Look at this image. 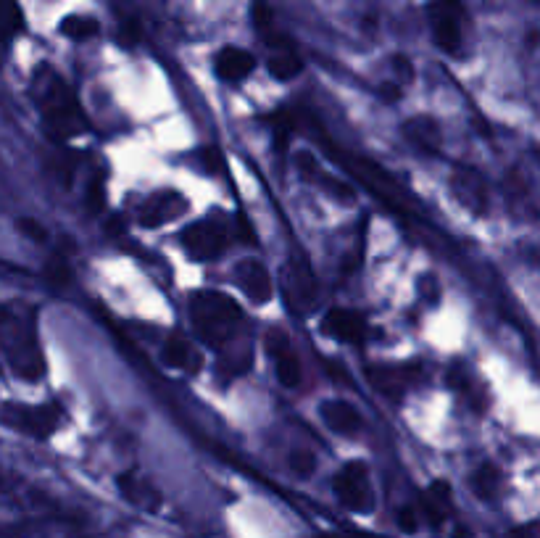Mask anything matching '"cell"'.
Returning <instances> with one entry per match:
<instances>
[{
	"mask_svg": "<svg viewBox=\"0 0 540 538\" xmlns=\"http://www.w3.org/2000/svg\"><path fill=\"white\" fill-rule=\"evenodd\" d=\"M0 351L22 380L43 378L45 359L37 341V312L29 304L11 301L0 309Z\"/></svg>",
	"mask_w": 540,
	"mask_h": 538,
	"instance_id": "obj_1",
	"label": "cell"
},
{
	"mask_svg": "<svg viewBox=\"0 0 540 538\" xmlns=\"http://www.w3.org/2000/svg\"><path fill=\"white\" fill-rule=\"evenodd\" d=\"M190 320L203 343L224 346L243 322L238 301L216 291H201L190 299Z\"/></svg>",
	"mask_w": 540,
	"mask_h": 538,
	"instance_id": "obj_2",
	"label": "cell"
},
{
	"mask_svg": "<svg viewBox=\"0 0 540 538\" xmlns=\"http://www.w3.org/2000/svg\"><path fill=\"white\" fill-rule=\"evenodd\" d=\"M43 117L48 132L58 140H69L85 130V114L77 103V95L61 77H51L48 88H45Z\"/></svg>",
	"mask_w": 540,
	"mask_h": 538,
	"instance_id": "obj_3",
	"label": "cell"
},
{
	"mask_svg": "<svg viewBox=\"0 0 540 538\" xmlns=\"http://www.w3.org/2000/svg\"><path fill=\"white\" fill-rule=\"evenodd\" d=\"M61 407L58 404H40V407H32V404H6L0 409V420L6 422L8 428L19 430L24 436L32 438H48L53 436L58 428H61Z\"/></svg>",
	"mask_w": 540,
	"mask_h": 538,
	"instance_id": "obj_4",
	"label": "cell"
},
{
	"mask_svg": "<svg viewBox=\"0 0 540 538\" xmlns=\"http://www.w3.org/2000/svg\"><path fill=\"white\" fill-rule=\"evenodd\" d=\"M332 491H335L343 507L351 509V512H359V515L375 507V494H372V486H369L367 465H361V462H351V465L343 467L332 478Z\"/></svg>",
	"mask_w": 540,
	"mask_h": 538,
	"instance_id": "obj_5",
	"label": "cell"
},
{
	"mask_svg": "<svg viewBox=\"0 0 540 538\" xmlns=\"http://www.w3.org/2000/svg\"><path fill=\"white\" fill-rule=\"evenodd\" d=\"M427 14H430L432 35H435L440 51L459 53L461 27H464L459 0H430Z\"/></svg>",
	"mask_w": 540,
	"mask_h": 538,
	"instance_id": "obj_6",
	"label": "cell"
},
{
	"mask_svg": "<svg viewBox=\"0 0 540 538\" xmlns=\"http://www.w3.org/2000/svg\"><path fill=\"white\" fill-rule=\"evenodd\" d=\"M182 246L188 248V254L198 262H214L224 254L227 235L222 227L211 225V222H195L182 233Z\"/></svg>",
	"mask_w": 540,
	"mask_h": 538,
	"instance_id": "obj_7",
	"label": "cell"
},
{
	"mask_svg": "<svg viewBox=\"0 0 540 538\" xmlns=\"http://www.w3.org/2000/svg\"><path fill=\"white\" fill-rule=\"evenodd\" d=\"M188 209V201L177 190H161V193H153L151 198H145L140 209H137V222L143 227H161L166 222H174L177 217H182Z\"/></svg>",
	"mask_w": 540,
	"mask_h": 538,
	"instance_id": "obj_8",
	"label": "cell"
},
{
	"mask_svg": "<svg viewBox=\"0 0 540 538\" xmlns=\"http://www.w3.org/2000/svg\"><path fill=\"white\" fill-rule=\"evenodd\" d=\"M322 333L346 346H359L367 338V322L351 309H330L322 317Z\"/></svg>",
	"mask_w": 540,
	"mask_h": 538,
	"instance_id": "obj_9",
	"label": "cell"
},
{
	"mask_svg": "<svg viewBox=\"0 0 540 538\" xmlns=\"http://www.w3.org/2000/svg\"><path fill=\"white\" fill-rule=\"evenodd\" d=\"M285 288H288L290 306H293L298 314L311 309L314 301H317V283H314V275L309 272V264L301 262V259H293V262L285 264Z\"/></svg>",
	"mask_w": 540,
	"mask_h": 538,
	"instance_id": "obj_10",
	"label": "cell"
},
{
	"mask_svg": "<svg viewBox=\"0 0 540 538\" xmlns=\"http://www.w3.org/2000/svg\"><path fill=\"white\" fill-rule=\"evenodd\" d=\"M235 280H238L240 291H245V296L253 301V304H267L272 299V280H269L267 267L256 259H245L235 267Z\"/></svg>",
	"mask_w": 540,
	"mask_h": 538,
	"instance_id": "obj_11",
	"label": "cell"
},
{
	"mask_svg": "<svg viewBox=\"0 0 540 538\" xmlns=\"http://www.w3.org/2000/svg\"><path fill=\"white\" fill-rule=\"evenodd\" d=\"M319 412H322L324 425L330 430H335V433H340V436H353V433H359L361 430L359 409L353 407V404H348V401L340 399L324 401Z\"/></svg>",
	"mask_w": 540,
	"mask_h": 538,
	"instance_id": "obj_12",
	"label": "cell"
},
{
	"mask_svg": "<svg viewBox=\"0 0 540 538\" xmlns=\"http://www.w3.org/2000/svg\"><path fill=\"white\" fill-rule=\"evenodd\" d=\"M411 375H414V367H369L367 370L369 383L390 399L393 396L398 399L411 386V380H414Z\"/></svg>",
	"mask_w": 540,
	"mask_h": 538,
	"instance_id": "obj_13",
	"label": "cell"
},
{
	"mask_svg": "<svg viewBox=\"0 0 540 538\" xmlns=\"http://www.w3.org/2000/svg\"><path fill=\"white\" fill-rule=\"evenodd\" d=\"M214 66L216 74H219L222 80L238 82L245 80V77L256 69V56L243 51V48H224V51H219V56H216Z\"/></svg>",
	"mask_w": 540,
	"mask_h": 538,
	"instance_id": "obj_14",
	"label": "cell"
},
{
	"mask_svg": "<svg viewBox=\"0 0 540 538\" xmlns=\"http://www.w3.org/2000/svg\"><path fill=\"white\" fill-rule=\"evenodd\" d=\"M116 486H119V491H122V496L127 499L130 504H135V507H143V509H159L161 504V496L159 491L148 483V480L137 478L135 473H122L119 478H116Z\"/></svg>",
	"mask_w": 540,
	"mask_h": 538,
	"instance_id": "obj_15",
	"label": "cell"
},
{
	"mask_svg": "<svg viewBox=\"0 0 540 538\" xmlns=\"http://www.w3.org/2000/svg\"><path fill=\"white\" fill-rule=\"evenodd\" d=\"M161 357H164V362L169 364L172 370L190 372V375L201 370V354H198L185 338H180V335H172V338L164 343Z\"/></svg>",
	"mask_w": 540,
	"mask_h": 538,
	"instance_id": "obj_16",
	"label": "cell"
},
{
	"mask_svg": "<svg viewBox=\"0 0 540 538\" xmlns=\"http://www.w3.org/2000/svg\"><path fill=\"white\" fill-rule=\"evenodd\" d=\"M422 507H425V515L432 525L443 523V520L451 515V509H454V504H451V488H448V483H443V480H435V483L427 488L425 499H422Z\"/></svg>",
	"mask_w": 540,
	"mask_h": 538,
	"instance_id": "obj_17",
	"label": "cell"
},
{
	"mask_svg": "<svg viewBox=\"0 0 540 538\" xmlns=\"http://www.w3.org/2000/svg\"><path fill=\"white\" fill-rule=\"evenodd\" d=\"M454 193L459 196V201L475 211H485V188L480 177L469 169H459L454 175Z\"/></svg>",
	"mask_w": 540,
	"mask_h": 538,
	"instance_id": "obj_18",
	"label": "cell"
},
{
	"mask_svg": "<svg viewBox=\"0 0 540 538\" xmlns=\"http://www.w3.org/2000/svg\"><path fill=\"white\" fill-rule=\"evenodd\" d=\"M267 66L272 77H277V80L282 82L293 80V77H298V74L303 72V61L298 59L296 53L288 51V48H280V51L274 53Z\"/></svg>",
	"mask_w": 540,
	"mask_h": 538,
	"instance_id": "obj_19",
	"label": "cell"
},
{
	"mask_svg": "<svg viewBox=\"0 0 540 538\" xmlns=\"http://www.w3.org/2000/svg\"><path fill=\"white\" fill-rule=\"evenodd\" d=\"M472 491H475L480 499H485V502H490L493 496L498 494V486H501V475H498V470L493 465H483L477 467L475 475H472Z\"/></svg>",
	"mask_w": 540,
	"mask_h": 538,
	"instance_id": "obj_20",
	"label": "cell"
},
{
	"mask_svg": "<svg viewBox=\"0 0 540 538\" xmlns=\"http://www.w3.org/2000/svg\"><path fill=\"white\" fill-rule=\"evenodd\" d=\"M274 367H277V378L285 388H296L301 383V362L290 349L274 354Z\"/></svg>",
	"mask_w": 540,
	"mask_h": 538,
	"instance_id": "obj_21",
	"label": "cell"
},
{
	"mask_svg": "<svg viewBox=\"0 0 540 538\" xmlns=\"http://www.w3.org/2000/svg\"><path fill=\"white\" fill-rule=\"evenodd\" d=\"M61 32H64L69 40H90V37H95L98 32H101V24L95 22V19H90V16H66L64 22H61Z\"/></svg>",
	"mask_w": 540,
	"mask_h": 538,
	"instance_id": "obj_22",
	"label": "cell"
},
{
	"mask_svg": "<svg viewBox=\"0 0 540 538\" xmlns=\"http://www.w3.org/2000/svg\"><path fill=\"white\" fill-rule=\"evenodd\" d=\"M24 30V14L19 0H0V35L14 37Z\"/></svg>",
	"mask_w": 540,
	"mask_h": 538,
	"instance_id": "obj_23",
	"label": "cell"
},
{
	"mask_svg": "<svg viewBox=\"0 0 540 538\" xmlns=\"http://www.w3.org/2000/svg\"><path fill=\"white\" fill-rule=\"evenodd\" d=\"M288 467H290V473L298 475V478H309V475H314V470H317V457H314L309 449L290 451Z\"/></svg>",
	"mask_w": 540,
	"mask_h": 538,
	"instance_id": "obj_24",
	"label": "cell"
},
{
	"mask_svg": "<svg viewBox=\"0 0 540 538\" xmlns=\"http://www.w3.org/2000/svg\"><path fill=\"white\" fill-rule=\"evenodd\" d=\"M272 130H274V146H277V151H285L290 143V135H293V130H296V119L290 117V114H274Z\"/></svg>",
	"mask_w": 540,
	"mask_h": 538,
	"instance_id": "obj_25",
	"label": "cell"
},
{
	"mask_svg": "<svg viewBox=\"0 0 540 538\" xmlns=\"http://www.w3.org/2000/svg\"><path fill=\"white\" fill-rule=\"evenodd\" d=\"M45 275H48V280H51L56 288L69 283V267H66L64 259H51V262H48V269H45Z\"/></svg>",
	"mask_w": 540,
	"mask_h": 538,
	"instance_id": "obj_26",
	"label": "cell"
},
{
	"mask_svg": "<svg viewBox=\"0 0 540 538\" xmlns=\"http://www.w3.org/2000/svg\"><path fill=\"white\" fill-rule=\"evenodd\" d=\"M19 230H22V233L27 235V238L40 240V243H43V240H48L45 227L40 225V222H35V219H19Z\"/></svg>",
	"mask_w": 540,
	"mask_h": 538,
	"instance_id": "obj_27",
	"label": "cell"
},
{
	"mask_svg": "<svg viewBox=\"0 0 540 538\" xmlns=\"http://www.w3.org/2000/svg\"><path fill=\"white\" fill-rule=\"evenodd\" d=\"M398 528H401L404 533H417V528H419L417 512H414L411 507L401 509V512H398Z\"/></svg>",
	"mask_w": 540,
	"mask_h": 538,
	"instance_id": "obj_28",
	"label": "cell"
},
{
	"mask_svg": "<svg viewBox=\"0 0 540 538\" xmlns=\"http://www.w3.org/2000/svg\"><path fill=\"white\" fill-rule=\"evenodd\" d=\"M90 206H93V209H101L103 206V182L95 180L93 185H90Z\"/></svg>",
	"mask_w": 540,
	"mask_h": 538,
	"instance_id": "obj_29",
	"label": "cell"
},
{
	"mask_svg": "<svg viewBox=\"0 0 540 538\" xmlns=\"http://www.w3.org/2000/svg\"><path fill=\"white\" fill-rule=\"evenodd\" d=\"M203 161H206L203 167L209 169V172H219V164H222V161H219V153H216L214 148H209V151H203Z\"/></svg>",
	"mask_w": 540,
	"mask_h": 538,
	"instance_id": "obj_30",
	"label": "cell"
},
{
	"mask_svg": "<svg viewBox=\"0 0 540 538\" xmlns=\"http://www.w3.org/2000/svg\"><path fill=\"white\" fill-rule=\"evenodd\" d=\"M396 66H398V72H401V77H404V82H409L411 77H414V69H411L409 61H406L404 56H396Z\"/></svg>",
	"mask_w": 540,
	"mask_h": 538,
	"instance_id": "obj_31",
	"label": "cell"
},
{
	"mask_svg": "<svg viewBox=\"0 0 540 538\" xmlns=\"http://www.w3.org/2000/svg\"><path fill=\"white\" fill-rule=\"evenodd\" d=\"M380 93H382V98H388V101H396V98H401V90H398L396 85H385Z\"/></svg>",
	"mask_w": 540,
	"mask_h": 538,
	"instance_id": "obj_32",
	"label": "cell"
},
{
	"mask_svg": "<svg viewBox=\"0 0 540 538\" xmlns=\"http://www.w3.org/2000/svg\"><path fill=\"white\" fill-rule=\"evenodd\" d=\"M454 538H469V533H467V531H464V528H459V531H456V533H454Z\"/></svg>",
	"mask_w": 540,
	"mask_h": 538,
	"instance_id": "obj_33",
	"label": "cell"
}]
</instances>
